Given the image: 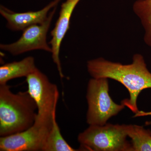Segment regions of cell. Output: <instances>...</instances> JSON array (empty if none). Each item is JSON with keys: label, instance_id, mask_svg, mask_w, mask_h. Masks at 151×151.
<instances>
[{"label": "cell", "instance_id": "obj_1", "mask_svg": "<svg viewBox=\"0 0 151 151\" xmlns=\"http://www.w3.org/2000/svg\"><path fill=\"white\" fill-rule=\"evenodd\" d=\"M87 70L92 78L113 79L123 84L129 93V98L122 101L135 113L138 110L137 101L144 89L151 88V72L148 69L144 57L134 55L132 63L123 64L99 58L87 63Z\"/></svg>", "mask_w": 151, "mask_h": 151}, {"label": "cell", "instance_id": "obj_2", "mask_svg": "<svg viewBox=\"0 0 151 151\" xmlns=\"http://www.w3.org/2000/svg\"><path fill=\"white\" fill-rule=\"evenodd\" d=\"M37 107L28 91L14 93L7 84L0 85V136L27 130L34 124Z\"/></svg>", "mask_w": 151, "mask_h": 151}, {"label": "cell", "instance_id": "obj_3", "mask_svg": "<svg viewBox=\"0 0 151 151\" xmlns=\"http://www.w3.org/2000/svg\"><path fill=\"white\" fill-rule=\"evenodd\" d=\"M128 125H89L78 137L81 150L132 151L127 140Z\"/></svg>", "mask_w": 151, "mask_h": 151}, {"label": "cell", "instance_id": "obj_4", "mask_svg": "<svg viewBox=\"0 0 151 151\" xmlns=\"http://www.w3.org/2000/svg\"><path fill=\"white\" fill-rule=\"evenodd\" d=\"M86 100L88 108L86 123L89 125L103 126L109 119L125 108L124 104H116L109 94L108 78H92L87 85Z\"/></svg>", "mask_w": 151, "mask_h": 151}, {"label": "cell", "instance_id": "obj_5", "mask_svg": "<svg viewBox=\"0 0 151 151\" xmlns=\"http://www.w3.org/2000/svg\"><path fill=\"white\" fill-rule=\"evenodd\" d=\"M28 92L37 107L36 120L51 122L56 115L59 93L57 86L38 68L26 77Z\"/></svg>", "mask_w": 151, "mask_h": 151}, {"label": "cell", "instance_id": "obj_6", "mask_svg": "<svg viewBox=\"0 0 151 151\" xmlns=\"http://www.w3.org/2000/svg\"><path fill=\"white\" fill-rule=\"evenodd\" d=\"M57 6L50 12L47 18L43 23L27 28L22 31V34L18 40L9 44H1V49L14 56L37 50L51 52V47L47 41V35L56 12Z\"/></svg>", "mask_w": 151, "mask_h": 151}, {"label": "cell", "instance_id": "obj_7", "mask_svg": "<svg viewBox=\"0 0 151 151\" xmlns=\"http://www.w3.org/2000/svg\"><path fill=\"white\" fill-rule=\"evenodd\" d=\"M52 123L35 121L27 130L0 137L1 151H42Z\"/></svg>", "mask_w": 151, "mask_h": 151}, {"label": "cell", "instance_id": "obj_8", "mask_svg": "<svg viewBox=\"0 0 151 151\" xmlns=\"http://www.w3.org/2000/svg\"><path fill=\"white\" fill-rule=\"evenodd\" d=\"M80 0H65L61 5L59 16L55 26L51 31V40L49 44L51 45L52 57L56 65L60 78H63L62 67L60 59V45L63 38L70 28V19L75 8Z\"/></svg>", "mask_w": 151, "mask_h": 151}, {"label": "cell", "instance_id": "obj_9", "mask_svg": "<svg viewBox=\"0 0 151 151\" xmlns=\"http://www.w3.org/2000/svg\"><path fill=\"white\" fill-rule=\"evenodd\" d=\"M61 0H53L39 11H29L22 13L14 12L1 5L0 14L7 21L8 28L13 31H23L35 24H42L46 21L49 11L58 5Z\"/></svg>", "mask_w": 151, "mask_h": 151}, {"label": "cell", "instance_id": "obj_10", "mask_svg": "<svg viewBox=\"0 0 151 151\" xmlns=\"http://www.w3.org/2000/svg\"><path fill=\"white\" fill-rule=\"evenodd\" d=\"M37 68L32 56L6 63L0 67V85L7 84L8 81L14 78L27 77Z\"/></svg>", "mask_w": 151, "mask_h": 151}, {"label": "cell", "instance_id": "obj_11", "mask_svg": "<svg viewBox=\"0 0 151 151\" xmlns=\"http://www.w3.org/2000/svg\"><path fill=\"white\" fill-rule=\"evenodd\" d=\"M128 137L132 139V151H151V131L142 126L128 125Z\"/></svg>", "mask_w": 151, "mask_h": 151}, {"label": "cell", "instance_id": "obj_12", "mask_svg": "<svg viewBox=\"0 0 151 151\" xmlns=\"http://www.w3.org/2000/svg\"><path fill=\"white\" fill-rule=\"evenodd\" d=\"M133 9L144 28V41L151 47V0H137L133 4Z\"/></svg>", "mask_w": 151, "mask_h": 151}, {"label": "cell", "instance_id": "obj_13", "mask_svg": "<svg viewBox=\"0 0 151 151\" xmlns=\"http://www.w3.org/2000/svg\"><path fill=\"white\" fill-rule=\"evenodd\" d=\"M64 139L56 122V115L53 117L52 125L50 130L42 151H76Z\"/></svg>", "mask_w": 151, "mask_h": 151}, {"label": "cell", "instance_id": "obj_14", "mask_svg": "<svg viewBox=\"0 0 151 151\" xmlns=\"http://www.w3.org/2000/svg\"><path fill=\"white\" fill-rule=\"evenodd\" d=\"M151 116V111H150V112H145V111H139L137 113H135L134 117Z\"/></svg>", "mask_w": 151, "mask_h": 151}, {"label": "cell", "instance_id": "obj_15", "mask_svg": "<svg viewBox=\"0 0 151 151\" xmlns=\"http://www.w3.org/2000/svg\"><path fill=\"white\" fill-rule=\"evenodd\" d=\"M146 125L147 126H149V125H151V121H148L145 122Z\"/></svg>", "mask_w": 151, "mask_h": 151}]
</instances>
